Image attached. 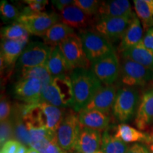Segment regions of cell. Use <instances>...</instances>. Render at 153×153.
Here are the masks:
<instances>
[{
	"instance_id": "1",
	"label": "cell",
	"mask_w": 153,
	"mask_h": 153,
	"mask_svg": "<svg viewBox=\"0 0 153 153\" xmlns=\"http://www.w3.org/2000/svg\"><path fill=\"white\" fill-rule=\"evenodd\" d=\"M65 109L41 101L34 104H25L21 111L27 128H38L56 133L62 122Z\"/></svg>"
},
{
	"instance_id": "2",
	"label": "cell",
	"mask_w": 153,
	"mask_h": 153,
	"mask_svg": "<svg viewBox=\"0 0 153 153\" xmlns=\"http://www.w3.org/2000/svg\"><path fill=\"white\" fill-rule=\"evenodd\" d=\"M70 77L74 91L72 109L79 113L85 108L102 86L101 82L89 69H75L71 72Z\"/></svg>"
},
{
	"instance_id": "3",
	"label": "cell",
	"mask_w": 153,
	"mask_h": 153,
	"mask_svg": "<svg viewBox=\"0 0 153 153\" xmlns=\"http://www.w3.org/2000/svg\"><path fill=\"white\" fill-rule=\"evenodd\" d=\"M41 101L67 108L74 105V91L71 77L63 74L53 77L51 81L42 88Z\"/></svg>"
},
{
	"instance_id": "4",
	"label": "cell",
	"mask_w": 153,
	"mask_h": 153,
	"mask_svg": "<svg viewBox=\"0 0 153 153\" xmlns=\"http://www.w3.org/2000/svg\"><path fill=\"white\" fill-rule=\"evenodd\" d=\"M80 131L81 126L76 112L70 108L65 109L62 122L56 132L59 146L65 152L74 150Z\"/></svg>"
},
{
	"instance_id": "5",
	"label": "cell",
	"mask_w": 153,
	"mask_h": 153,
	"mask_svg": "<svg viewBox=\"0 0 153 153\" xmlns=\"http://www.w3.org/2000/svg\"><path fill=\"white\" fill-rule=\"evenodd\" d=\"M139 94L133 88H120L117 91L114 106L113 115L120 122L131 120L138 108Z\"/></svg>"
},
{
	"instance_id": "6",
	"label": "cell",
	"mask_w": 153,
	"mask_h": 153,
	"mask_svg": "<svg viewBox=\"0 0 153 153\" xmlns=\"http://www.w3.org/2000/svg\"><path fill=\"white\" fill-rule=\"evenodd\" d=\"M79 36L82 40L86 55L91 64L115 51L111 43L97 32L82 30H80Z\"/></svg>"
},
{
	"instance_id": "7",
	"label": "cell",
	"mask_w": 153,
	"mask_h": 153,
	"mask_svg": "<svg viewBox=\"0 0 153 153\" xmlns=\"http://www.w3.org/2000/svg\"><path fill=\"white\" fill-rule=\"evenodd\" d=\"M58 46L72 71L79 68L88 69L91 65L86 55L81 38L76 34L70 36Z\"/></svg>"
},
{
	"instance_id": "8",
	"label": "cell",
	"mask_w": 153,
	"mask_h": 153,
	"mask_svg": "<svg viewBox=\"0 0 153 153\" xmlns=\"http://www.w3.org/2000/svg\"><path fill=\"white\" fill-rule=\"evenodd\" d=\"M59 19V15L56 13L43 11L22 14L16 22L22 24L30 34L43 37Z\"/></svg>"
},
{
	"instance_id": "9",
	"label": "cell",
	"mask_w": 153,
	"mask_h": 153,
	"mask_svg": "<svg viewBox=\"0 0 153 153\" xmlns=\"http://www.w3.org/2000/svg\"><path fill=\"white\" fill-rule=\"evenodd\" d=\"M52 48L41 42L28 43L17 61L16 68L20 69L33 68L46 66Z\"/></svg>"
},
{
	"instance_id": "10",
	"label": "cell",
	"mask_w": 153,
	"mask_h": 153,
	"mask_svg": "<svg viewBox=\"0 0 153 153\" xmlns=\"http://www.w3.org/2000/svg\"><path fill=\"white\" fill-rule=\"evenodd\" d=\"M133 19L127 17H97L94 28L95 32L104 36L111 43L120 38L122 39Z\"/></svg>"
},
{
	"instance_id": "11",
	"label": "cell",
	"mask_w": 153,
	"mask_h": 153,
	"mask_svg": "<svg viewBox=\"0 0 153 153\" xmlns=\"http://www.w3.org/2000/svg\"><path fill=\"white\" fill-rule=\"evenodd\" d=\"M120 72L122 83L129 87L144 86L153 80V70L129 59L123 58Z\"/></svg>"
},
{
	"instance_id": "12",
	"label": "cell",
	"mask_w": 153,
	"mask_h": 153,
	"mask_svg": "<svg viewBox=\"0 0 153 153\" xmlns=\"http://www.w3.org/2000/svg\"><path fill=\"white\" fill-rule=\"evenodd\" d=\"M120 66L115 51L91 64V70L97 79L106 86L111 85L117 79Z\"/></svg>"
},
{
	"instance_id": "13",
	"label": "cell",
	"mask_w": 153,
	"mask_h": 153,
	"mask_svg": "<svg viewBox=\"0 0 153 153\" xmlns=\"http://www.w3.org/2000/svg\"><path fill=\"white\" fill-rule=\"evenodd\" d=\"M43 85L36 78H20L14 86L15 97L26 104H34L41 101Z\"/></svg>"
},
{
	"instance_id": "14",
	"label": "cell",
	"mask_w": 153,
	"mask_h": 153,
	"mask_svg": "<svg viewBox=\"0 0 153 153\" xmlns=\"http://www.w3.org/2000/svg\"><path fill=\"white\" fill-rule=\"evenodd\" d=\"M59 19L63 24L80 30H87L89 27L94 28L97 21V18L94 19L93 16L86 14L74 4L69 6L60 11Z\"/></svg>"
},
{
	"instance_id": "15",
	"label": "cell",
	"mask_w": 153,
	"mask_h": 153,
	"mask_svg": "<svg viewBox=\"0 0 153 153\" xmlns=\"http://www.w3.org/2000/svg\"><path fill=\"white\" fill-rule=\"evenodd\" d=\"M78 120L81 128H87L101 132L106 131L108 128L111 117L110 114L84 108L78 113Z\"/></svg>"
},
{
	"instance_id": "16",
	"label": "cell",
	"mask_w": 153,
	"mask_h": 153,
	"mask_svg": "<svg viewBox=\"0 0 153 153\" xmlns=\"http://www.w3.org/2000/svg\"><path fill=\"white\" fill-rule=\"evenodd\" d=\"M117 89L114 85L102 87L85 107L86 109L97 110L110 114L113 108Z\"/></svg>"
},
{
	"instance_id": "17",
	"label": "cell",
	"mask_w": 153,
	"mask_h": 153,
	"mask_svg": "<svg viewBox=\"0 0 153 153\" xmlns=\"http://www.w3.org/2000/svg\"><path fill=\"white\" fill-rule=\"evenodd\" d=\"M102 135L96 130L81 128L75 145V150L79 153H97L101 150Z\"/></svg>"
},
{
	"instance_id": "18",
	"label": "cell",
	"mask_w": 153,
	"mask_h": 153,
	"mask_svg": "<svg viewBox=\"0 0 153 153\" xmlns=\"http://www.w3.org/2000/svg\"><path fill=\"white\" fill-rule=\"evenodd\" d=\"M153 123V88L143 94L135 116V123L140 131H144Z\"/></svg>"
},
{
	"instance_id": "19",
	"label": "cell",
	"mask_w": 153,
	"mask_h": 153,
	"mask_svg": "<svg viewBox=\"0 0 153 153\" xmlns=\"http://www.w3.org/2000/svg\"><path fill=\"white\" fill-rule=\"evenodd\" d=\"M98 17H127L133 19L135 14L133 12L131 5L127 0H111L101 2Z\"/></svg>"
},
{
	"instance_id": "20",
	"label": "cell",
	"mask_w": 153,
	"mask_h": 153,
	"mask_svg": "<svg viewBox=\"0 0 153 153\" xmlns=\"http://www.w3.org/2000/svg\"><path fill=\"white\" fill-rule=\"evenodd\" d=\"M28 41L2 39L1 43V70L17 62Z\"/></svg>"
},
{
	"instance_id": "21",
	"label": "cell",
	"mask_w": 153,
	"mask_h": 153,
	"mask_svg": "<svg viewBox=\"0 0 153 153\" xmlns=\"http://www.w3.org/2000/svg\"><path fill=\"white\" fill-rule=\"evenodd\" d=\"M143 28L139 19L135 16L126 30L118 47L120 53H123L138 44L143 40Z\"/></svg>"
},
{
	"instance_id": "22",
	"label": "cell",
	"mask_w": 153,
	"mask_h": 153,
	"mask_svg": "<svg viewBox=\"0 0 153 153\" xmlns=\"http://www.w3.org/2000/svg\"><path fill=\"white\" fill-rule=\"evenodd\" d=\"M74 34V28L63 23H57L45 33L42 38L44 43L53 48L58 46L65 40Z\"/></svg>"
},
{
	"instance_id": "23",
	"label": "cell",
	"mask_w": 153,
	"mask_h": 153,
	"mask_svg": "<svg viewBox=\"0 0 153 153\" xmlns=\"http://www.w3.org/2000/svg\"><path fill=\"white\" fill-rule=\"evenodd\" d=\"M46 67L52 77L68 74V72H72L59 46L52 48Z\"/></svg>"
},
{
	"instance_id": "24",
	"label": "cell",
	"mask_w": 153,
	"mask_h": 153,
	"mask_svg": "<svg viewBox=\"0 0 153 153\" xmlns=\"http://www.w3.org/2000/svg\"><path fill=\"white\" fill-rule=\"evenodd\" d=\"M121 54L123 58L129 59L153 70V53L145 46L143 41Z\"/></svg>"
},
{
	"instance_id": "25",
	"label": "cell",
	"mask_w": 153,
	"mask_h": 153,
	"mask_svg": "<svg viewBox=\"0 0 153 153\" xmlns=\"http://www.w3.org/2000/svg\"><path fill=\"white\" fill-rule=\"evenodd\" d=\"M114 136L126 143L142 142L150 144V136L132 126L126 123H120L116 128Z\"/></svg>"
},
{
	"instance_id": "26",
	"label": "cell",
	"mask_w": 153,
	"mask_h": 153,
	"mask_svg": "<svg viewBox=\"0 0 153 153\" xmlns=\"http://www.w3.org/2000/svg\"><path fill=\"white\" fill-rule=\"evenodd\" d=\"M129 148V145L111 135L107 130L104 131L101 148L103 153H126Z\"/></svg>"
},
{
	"instance_id": "27",
	"label": "cell",
	"mask_w": 153,
	"mask_h": 153,
	"mask_svg": "<svg viewBox=\"0 0 153 153\" xmlns=\"http://www.w3.org/2000/svg\"><path fill=\"white\" fill-rule=\"evenodd\" d=\"M30 33L22 24L16 22L1 29V36L2 39L13 41H28Z\"/></svg>"
},
{
	"instance_id": "28",
	"label": "cell",
	"mask_w": 153,
	"mask_h": 153,
	"mask_svg": "<svg viewBox=\"0 0 153 153\" xmlns=\"http://www.w3.org/2000/svg\"><path fill=\"white\" fill-rule=\"evenodd\" d=\"M134 7L137 18L142 22L143 28L147 31L150 28H153V14L148 1L135 0Z\"/></svg>"
},
{
	"instance_id": "29",
	"label": "cell",
	"mask_w": 153,
	"mask_h": 153,
	"mask_svg": "<svg viewBox=\"0 0 153 153\" xmlns=\"http://www.w3.org/2000/svg\"><path fill=\"white\" fill-rule=\"evenodd\" d=\"M21 71H22L21 78H36L41 82L43 86L48 84L53 78L46 66L23 69Z\"/></svg>"
},
{
	"instance_id": "30",
	"label": "cell",
	"mask_w": 153,
	"mask_h": 153,
	"mask_svg": "<svg viewBox=\"0 0 153 153\" xmlns=\"http://www.w3.org/2000/svg\"><path fill=\"white\" fill-rule=\"evenodd\" d=\"M0 14L1 19L7 22L12 21L17 22L21 16V13L19 11L18 9L5 0H3L0 3Z\"/></svg>"
},
{
	"instance_id": "31",
	"label": "cell",
	"mask_w": 153,
	"mask_h": 153,
	"mask_svg": "<svg viewBox=\"0 0 153 153\" xmlns=\"http://www.w3.org/2000/svg\"><path fill=\"white\" fill-rule=\"evenodd\" d=\"M101 2L97 0H74L73 4L86 14L94 16L98 13Z\"/></svg>"
},
{
	"instance_id": "32",
	"label": "cell",
	"mask_w": 153,
	"mask_h": 153,
	"mask_svg": "<svg viewBox=\"0 0 153 153\" xmlns=\"http://www.w3.org/2000/svg\"><path fill=\"white\" fill-rule=\"evenodd\" d=\"M36 150L40 153H67L59 146L56 137L43 143Z\"/></svg>"
},
{
	"instance_id": "33",
	"label": "cell",
	"mask_w": 153,
	"mask_h": 153,
	"mask_svg": "<svg viewBox=\"0 0 153 153\" xmlns=\"http://www.w3.org/2000/svg\"><path fill=\"white\" fill-rule=\"evenodd\" d=\"M14 136V128L11 120H7L4 122H1V137L0 143L1 145L4 144L7 141L12 140Z\"/></svg>"
},
{
	"instance_id": "34",
	"label": "cell",
	"mask_w": 153,
	"mask_h": 153,
	"mask_svg": "<svg viewBox=\"0 0 153 153\" xmlns=\"http://www.w3.org/2000/svg\"><path fill=\"white\" fill-rule=\"evenodd\" d=\"M11 112V107L10 101L5 97L1 94V102H0V120L1 122L9 120Z\"/></svg>"
},
{
	"instance_id": "35",
	"label": "cell",
	"mask_w": 153,
	"mask_h": 153,
	"mask_svg": "<svg viewBox=\"0 0 153 153\" xmlns=\"http://www.w3.org/2000/svg\"><path fill=\"white\" fill-rule=\"evenodd\" d=\"M25 4L28 5L27 8L31 13L43 12L45 7L48 4L47 0H26L24 1Z\"/></svg>"
},
{
	"instance_id": "36",
	"label": "cell",
	"mask_w": 153,
	"mask_h": 153,
	"mask_svg": "<svg viewBox=\"0 0 153 153\" xmlns=\"http://www.w3.org/2000/svg\"><path fill=\"white\" fill-rule=\"evenodd\" d=\"M22 143L16 140L7 141L1 146V153H16Z\"/></svg>"
},
{
	"instance_id": "37",
	"label": "cell",
	"mask_w": 153,
	"mask_h": 153,
	"mask_svg": "<svg viewBox=\"0 0 153 153\" xmlns=\"http://www.w3.org/2000/svg\"><path fill=\"white\" fill-rule=\"evenodd\" d=\"M142 41L145 46L153 53V28L147 30Z\"/></svg>"
},
{
	"instance_id": "38",
	"label": "cell",
	"mask_w": 153,
	"mask_h": 153,
	"mask_svg": "<svg viewBox=\"0 0 153 153\" xmlns=\"http://www.w3.org/2000/svg\"><path fill=\"white\" fill-rule=\"evenodd\" d=\"M52 3L55 9H57L59 11H62L66 7L73 4L74 1H71V0H54V1H52Z\"/></svg>"
},
{
	"instance_id": "39",
	"label": "cell",
	"mask_w": 153,
	"mask_h": 153,
	"mask_svg": "<svg viewBox=\"0 0 153 153\" xmlns=\"http://www.w3.org/2000/svg\"><path fill=\"white\" fill-rule=\"evenodd\" d=\"M126 153H150L149 150L143 145L135 143L130 146Z\"/></svg>"
},
{
	"instance_id": "40",
	"label": "cell",
	"mask_w": 153,
	"mask_h": 153,
	"mask_svg": "<svg viewBox=\"0 0 153 153\" xmlns=\"http://www.w3.org/2000/svg\"><path fill=\"white\" fill-rule=\"evenodd\" d=\"M28 150V148H26V145L22 144L21 146L19 147L18 151H17L16 153H27Z\"/></svg>"
},
{
	"instance_id": "41",
	"label": "cell",
	"mask_w": 153,
	"mask_h": 153,
	"mask_svg": "<svg viewBox=\"0 0 153 153\" xmlns=\"http://www.w3.org/2000/svg\"><path fill=\"white\" fill-rule=\"evenodd\" d=\"M27 153H40V152H38L37 150H35V149L33 148H28Z\"/></svg>"
},
{
	"instance_id": "42",
	"label": "cell",
	"mask_w": 153,
	"mask_h": 153,
	"mask_svg": "<svg viewBox=\"0 0 153 153\" xmlns=\"http://www.w3.org/2000/svg\"><path fill=\"white\" fill-rule=\"evenodd\" d=\"M149 151L150 153H153V144L149 145Z\"/></svg>"
},
{
	"instance_id": "43",
	"label": "cell",
	"mask_w": 153,
	"mask_h": 153,
	"mask_svg": "<svg viewBox=\"0 0 153 153\" xmlns=\"http://www.w3.org/2000/svg\"><path fill=\"white\" fill-rule=\"evenodd\" d=\"M150 143H152L153 144V133L150 135Z\"/></svg>"
},
{
	"instance_id": "44",
	"label": "cell",
	"mask_w": 153,
	"mask_h": 153,
	"mask_svg": "<svg viewBox=\"0 0 153 153\" xmlns=\"http://www.w3.org/2000/svg\"><path fill=\"white\" fill-rule=\"evenodd\" d=\"M97 153H103V152H101V151L100 150V151H99V152H97Z\"/></svg>"
},
{
	"instance_id": "45",
	"label": "cell",
	"mask_w": 153,
	"mask_h": 153,
	"mask_svg": "<svg viewBox=\"0 0 153 153\" xmlns=\"http://www.w3.org/2000/svg\"><path fill=\"white\" fill-rule=\"evenodd\" d=\"M74 153H79V152H74Z\"/></svg>"
}]
</instances>
